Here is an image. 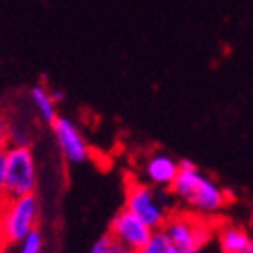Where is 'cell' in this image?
I'll return each mask as SVG.
<instances>
[{
	"label": "cell",
	"mask_w": 253,
	"mask_h": 253,
	"mask_svg": "<svg viewBox=\"0 0 253 253\" xmlns=\"http://www.w3.org/2000/svg\"><path fill=\"white\" fill-rule=\"evenodd\" d=\"M30 99L34 103L36 110H38L41 121H44L46 124H51L55 119L59 117V112H57V103L53 101V97L50 94V89L46 85H34L30 89Z\"/></svg>",
	"instance_id": "30bf717a"
},
{
	"label": "cell",
	"mask_w": 253,
	"mask_h": 253,
	"mask_svg": "<svg viewBox=\"0 0 253 253\" xmlns=\"http://www.w3.org/2000/svg\"><path fill=\"white\" fill-rule=\"evenodd\" d=\"M170 248H172V243L169 241L167 234L163 230H154L147 243L136 253H169Z\"/></svg>",
	"instance_id": "8fae6325"
},
{
	"label": "cell",
	"mask_w": 253,
	"mask_h": 253,
	"mask_svg": "<svg viewBox=\"0 0 253 253\" xmlns=\"http://www.w3.org/2000/svg\"><path fill=\"white\" fill-rule=\"evenodd\" d=\"M9 147V124L0 112V152Z\"/></svg>",
	"instance_id": "4fadbf2b"
},
{
	"label": "cell",
	"mask_w": 253,
	"mask_h": 253,
	"mask_svg": "<svg viewBox=\"0 0 253 253\" xmlns=\"http://www.w3.org/2000/svg\"><path fill=\"white\" fill-rule=\"evenodd\" d=\"M0 253H13V252H11V246L0 243Z\"/></svg>",
	"instance_id": "d6986e66"
},
{
	"label": "cell",
	"mask_w": 253,
	"mask_h": 253,
	"mask_svg": "<svg viewBox=\"0 0 253 253\" xmlns=\"http://www.w3.org/2000/svg\"><path fill=\"white\" fill-rule=\"evenodd\" d=\"M5 179V165H4V154L0 152V191H2V186H4Z\"/></svg>",
	"instance_id": "2e32d148"
},
{
	"label": "cell",
	"mask_w": 253,
	"mask_h": 253,
	"mask_svg": "<svg viewBox=\"0 0 253 253\" xmlns=\"http://www.w3.org/2000/svg\"><path fill=\"white\" fill-rule=\"evenodd\" d=\"M110 245H112V237L106 234V236L99 237V239L94 243L92 248H90V253H108Z\"/></svg>",
	"instance_id": "5bb4252c"
},
{
	"label": "cell",
	"mask_w": 253,
	"mask_h": 253,
	"mask_svg": "<svg viewBox=\"0 0 253 253\" xmlns=\"http://www.w3.org/2000/svg\"><path fill=\"white\" fill-rule=\"evenodd\" d=\"M50 94H51V97H53L55 103H59V101H62V99H64L62 90H50Z\"/></svg>",
	"instance_id": "e0dca14e"
},
{
	"label": "cell",
	"mask_w": 253,
	"mask_h": 253,
	"mask_svg": "<svg viewBox=\"0 0 253 253\" xmlns=\"http://www.w3.org/2000/svg\"><path fill=\"white\" fill-rule=\"evenodd\" d=\"M179 173L170 186L173 197L191 207L199 216H211L219 212L227 204V193L221 186L190 160L177 161Z\"/></svg>",
	"instance_id": "6da1fadb"
},
{
	"label": "cell",
	"mask_w": 253,
	"mask_h": 253,
	"mask_svg": "<svg viewBox=\"0 0 253 253\" xmlns=\"http://www.w3.org/2000/svg\"><path fill=\"white\" fill-rule=\"evenodd\" d=\"M0 202H2V197H0Z\"/></svg>",
	"instance_id": "ffe728a7"
},
{
	"label": "cell",
	"mask_w": 253,
	"mask_h": 253,
	"mask_svg": "<svg viewBox=\"0 0 253 253\" xmlns=\"http://www.w3.org/2000/svg\"><path fill=\"white\" fill-rule=\"evenodd\" d=\"M216 236L223 253H253V237L245 228L225 223L218 228Z\"/></svg>",
	"instance_id": "9c48e42d"
},
{
	"label": "cell",
	"mask_w": 253,
	"mask_h": 253,
	"mask_svg": "<svg viewBox=\"0 0 253 253\" xmlns=\"http://www.w3.org/2000/svg\"><path fill=\"white\" fill-rule=\"evenodd\" d=\"M169 253H200V250H177V248H170Z\"/></svg>",
	"instance_id": "ac0fdd59"
},
{
	"label": "cell",
	"mask_w": 253,
	"mask_h": 253,
	"mask_svg": "<svg viewBox=\"0 0 253 253\" xmlns=\"http://www.w3.org/2000/svg\"><path fill=\"white\" fill-rule=\"evenodd\" d=\"M39 200L34 195L0 202V243L16 246L25 236L38 228Z\"/></svg>",
	"instance_id": "7a4b0ae2"
},
{
	"label": "cell",
	"mask_w": 253,
	"mask_h": 253,
	"mask_svg": "<svg viewBox=\"0 0 253 253\" xmlns=\"http://www.w3.org/2000/svg\"><path fill=\"white\" fill-rule=\"evenodd\" d=\"M173 248L177 250H200L211 241L212 227L206 219L195 214L169 216L161 228Z\"/></svg>",
	"instance_id": "5b68a950"
},
{
	"label": "cell",
	"mask_w": 253,
	"mask_h": 253,
	"mask_svg": "<svg viewBox=\"0 0 253 253\" xmlns=\"http://www.w3.org/2000/svg\"><path fill=\"white\" fill-rule=\"evenodd\" d=\"M108 253H133V252H131L127 246L121 245V243L112 239V245H110V248H108Z\"/></svg>",
	"instance_id": "9a60e30c"
},
{
	"label": "cell",
	"mask_w": 253,
	"mask_h": 253,
	"mask_svg": "<svg viewBox=\"0 0 253 253\" xmlns=\"http://www.w3.org/2000/svg\"><path fill=\"white\" fill-rule=\"evenodd\" d=\"M42 245H44V237H42L41 230L36 228V230H32L29 236H25L18 243L16 253H41Z\"/></svg>",
	"instance_id": "7c38bea8"
},
{
	"label": "cell",
	"mask_w": 253,
	"mask_h": 253,
	"mask_svg": "<svg viewBox=\"0 0 253 253\" xmlns=\"http://www.w3.org/2000/svg\"><path fill=\"white\" fill-rule=\"evenodd\" d=\"M144 173L147 181L151 182V186H154L158 190H170V186L179 173V165L169 154L156 152L145 161Z\"/></svg>",
	"instance_id": "ba28073f"
},
{
	"label": "cell",
	"mask_w": 253,
	"mask_h": 253,
	"mask_svg": "<svg viewBox=\"0 0 253 253\" xmlns=\"http://www.w3.org/2000/svg\"><path fill=\"white\" fill-rule=\"evenodd\" d=\"M5 165V179L0 197L18 199L25 195H34L38 188V165L30 147L9 145L2 151Z\"/></svg>",
	"instance_id": "3957f363"
},
{
	"label": "cell",
	"mask_w": 253,
	"mask_h": 253,
	"mask_svg": "<svg viewBox=\"0 0 253 253\" xmlns=\"http://www.w3.org/2000/svg\"><path fill=\"white\" fill-rule=\"evenodd\" d=\"M60 154L68 163L80 165L90 158V145L69 117L59 115L50 124Z\"/></svg>",
	"instance_id": "8992f818"
},
{
	"label": "cell",
	"mask_w": 253,
	"mask_h": 253,
	"mask_svg": "<svg viewBox=\"0 0 253 253\" xmlns=\"http://www.w3.org/2000/svg\"><path fill=\"white\" fill-rule=\"evenodd\" d=\"M152 232L154 230H151L142 219L136 218L133 212H129L123 207L112 218L108 236L114 241H117V243H121V245L127 246L133 253H136L147 243Z\"/></svg>",
	"instance_id": "52a82bcc"
},
{
	"label": "cell",
	"mask_w": 253,
	"mask_h": 253,
	"mask_svg": "<svg viewBox=\"0 0 253 253\" xmlns=\"http://www.w3.org/2000/svg\"><path fill=\"white\" fill-rule=\"evenodd\" d=\"M124 209L142 219L151 230H161L169 218L165 199H161L152 186L138 181H127Z\"/></svg>",
	"instance_id": "277c9868"
}]
</instances>
